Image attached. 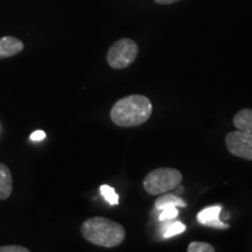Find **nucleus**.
Masks as SVG:
<instances>
[{"mask_svg":"<svg viewBox=\"0 0 252 252\" xmlns=\"http://www.w3.org/2000/svg\"><path fill=\"white\" fill-rule=\"evenodd\" d=\"M152 111L153 106L150 98L143 94H131L113 104L110 118L121 127H134L149 121Z\"/></svg>","mask_w":252,"mask_h":252,"instance_id":"f257e3e1","label":"nucleus"},{"mask_svg":"<svg viewBox=\"0 0 252 252\" xmlns=\"http://www.w3.org/2000/svg\"><path fill=\"white\" fill-rule=\"evenodd\" d=\"M100 194L103 195V197L105 198L111 206H116L119 203V196L116 193V190L112 187H110L108 185H102L100 186Z\"/></svg>","mask_w":252,"mask_h":252,"instance_id":"9b49d317","label":"nucleus"},{"mask_svg":"<svg viewBox=\"0 0 252 252\" xmlns=\"http://www.w3.org/2000/svg\"><path fill=\"white\" fill-rule=\"evenodd\" d=\"M161 195V194H160ZM154 207L158 210H163L166 208H172V207H187V203L185 202L182 198H180L178 195L174 194H167L163 193L161 196H159L156 200Z\"/></svg>","mask_w":252,"mask_h":252,"instance_id":"9d476101","label":"nucleus"},{"mask_svg":"<svg viewBox=\"0 0 252 252\" xmlns=\"http://www.w3.org/2000/svg\"><path fill=\"white\" fill-rule=\"evenodd\" d=\"M181 193H184V187H182L180 184L176 186V194H181Z\"/></svg>","mask_w":252,"mask_h":252,"instance_id":"a211bd4d","label":"nucleus"},{"mask_svg":"<svg viewBox=\"0 0 252 252\" xmlns=\"http://www.w3.org/2000/svg\"><path fill=\"white\" fill-rule=\"evenodd\" d=\"M0 252H30V249L21 245H2L0 247Z\"/></svg>","mask_w":252,"mask_h":252,"instance_id":"2eb2a0df","label":"nucleus"},{"mask_svg":"<svg viewBox=\"0 0 252 252\" xmlns=\"http://www.w3.org/2000/svg\"><path fill=\"white\" fill-rule=\"evenodd\" d=\"M186 230V225L184 223L181 222H174L173 224L168 225V228L165 230V232H163V238H171L173 236H176L179 234H181V232H184Z\"/></svg>","mask_w":252,"mask_h":252,"instance_id":"ddd939ff","label":"nucleus"},{"mask_svg":"<svg viewBox=\"0 0 252 252\" xmlns=\"http://www.w3.org/2000/svg\"><path fill=\"white\" fill-rule=\"evenodd\" d=\"M13 190V179L11 171L5 163L0 162V201H4L11 196Z\"/></svg>","mask_w":252,"mask_h":252,"instance_id":"6e6552de","label":"nucleus"},{"mask_svg":"<svg viewBox=\"0 0 252 252\" xmlns=\"http://www.w3.org/2000/svg\"><path fill=\"white\" fill-rule=\"evenodd\" d=\"M24 50V42L14 36L0 37V60L12 58Z\"/></svg>","mask_w":252,"mask_h":252,"instance_id":"0eeeda50","label":"nucleus"},{"mask_svg":"<svg viewBox=\"0 0 252 252\" xmlns=\"http://www.w3.org/2000/svg\"><path fill=\"white\" fill-rule=\"evenodd\" d=\"M234 125L238 131L252 134V110L243 109L234 117Z\"/></svg>","mask_w":252,"mask_h":252,"instance_id":"1a4fd4ad","label":"nucleus"},{"mask_svg":"<svg viewBox=\"0 0 252 252\" xmlns=\"http://www.w3.org/2000/svg\"><path fill=\"white\" fill-rule=\"evenodd\" d=\"M182 174L174 168H158L150 172L144 179L143 186L150 195H160L171 191L180 185Z\"/></svg>","mask_w":252,"mask_h":252,"instance_id":"7ed1b4c3","label":"nucleus"},{"mask_svg":"<svg viewBox=\"0 0 252 252\" xmlns=\"http://www.w3.org/2000/svg\"><path fill=\"white\" fill-rule=\"evenodd\" d=\"M188 252H214L215 248L206 242H191L187 248Z\"/></svg>","mask_w":252,"mask_h":252,"instance_id":"f8f14e48","label":"nucleus"},{"mask_svg":"<svg viewBox=\"0 0 252 252\" xmlns=\"http://www.w3.org/2000/svg\"><path fill=\"white\" fill-rule=\"evenodd\" d=\"M154 1L159 5H171L176 1H180V0H154Z\"/></svg>","mask_w":252,"mask_h":252,"instance_id":"f3484780","label":"nucleus"},{"mask_svg":"<svg viewBox=\"0 0 252 252\" xmlns=\"http://www.w3.org/2000/svg\"><path fill=\"white\" fill-rule=\"evenodd\" d=\"M81 234L91 244L102 248H115L125 239L124 226L106 217H90L81 225Z\"/></svg>","mask_w":252,"mask_h":252,"instance_id":"f03ea898","label":"nucleus"},{"mask_svg":"<svg viewBox=\"0 0 252 252\" xmlns=\"http://www.w3.org/2000/svg\"><path fill=\"white\" fill-rule=\"evenodd\" d=\"M226 149L232 156L252 161V134L242 131L229 132L225 137Z\"/></svg>","mask_w":252,"mask_h":252,"instance_id":"39448f33","label":"nucleus"},{"mask_svg":"<svg viewBox=\"0 0 252 252\" xmlns=\"http://www.w3.org/2000/svg\"><path fill=\"white\" fill-rule=\"evenodd\" d=\"M220 206H214V207H208L206 209L201 210L197 214V220L201 224L210 226V228L215 229H228L229 225L223 223L220 220Z\"/></svg>","mask_w":252,"mask_h":252,"instance_id":"423d86ee","label":"nucleus"},{"mask_svg":"<svg viewBox=\"0 0 252 252\" xmlns=\"http://www.w3.org/2000/svg\"><path fill=\"white\" fill-rule=\"evenodd\" d=\"M138 52H139V48L137 43L133 40L124 37V39L116 41L110 47L108 55H106V61L112 69L121 70V69L130 67L137 59Z\"/></svg>","mask_w":252,"mask_h":252,"instance_id":"20e7f679","label":"nucleus"},{"mask_svg":"<svg viewBox=\"0 0 252 252\" xmlns=\"http://www.w3.org/2000/svg\"><path fill=\"white\" fill-rule=\"evenodd\" d=\"M179 215L178 209L176 207H172V208H166L163 209L161 214L159 215V220H174L176 216Z\"/></svg>","mask_w":252,"mask_h":252,"instance_id":"4468645a","label":"nucleus"},{"mask_svg":"<svg viewBox=\"0 0 252 252\" xmlns=\"http://www.w3.org/2000/svg\"><path fill=\"white\" fill-rule=\"evenodd\" d=\"M46 138V133L43 131H35L31 134V140L33 141H40L43 140Z\"/></svg>","mask_w":252,"mask_h":252,"instance_id":"dca6fc26","label":"nucleus"}]
</instances>
